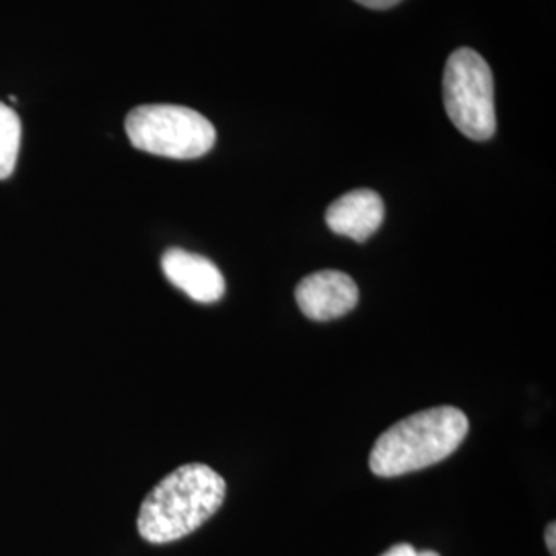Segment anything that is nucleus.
<instances>
[{
    "instance_id": "nucleus-1",
    "label": "nucleus",
    "mask_w": 556,
    "mask_h": 556,
    "mask_svg": "<svg viewBox=\"0 0 556 556\" xmlns=\"http://www.w3.org/2000/svg\"><path fill=\"white\" fill-rule=\"evenodd\" d=\"M227 484L206 464H186L163 478L140 505L139 534L151 544H169L197 532L215 516Z\"/></svg>"
},
{
    "instance_id": "nucleus-2",
    "label": "nucleus",
    "mask_w": 556,
    "mask_h": 556,
    "mask_svg": "<svg viewBox=\"0 0 556 556\" xmlns=\"http://www.w3.org/2000/svg\"><path fill=\"white\" fill-rule=\"evenodd\" d=\"M468 417L454 406H438L402 418L379 435L369 468L376 477L417 472L452 456L468 435Z\"/></svg>"
},
{
    "instance_id": "nucleus-3",
    "label": "nucleus",
    "mask_w": 556,
    "mask_h": 556,
    "mask_svg": "<svg viewBox=\"0 0 556 556\" xmlns=\"http://www.w3.org/2000/svg\"><path fill=\"white\" fill-rule=\"evenodd\" d=\"M126 135L135 149L169 157L199 160L217 140L215 126L184 105H140L126 118Z\"/></svg>"
},
{
    "instance_id": "nucleus-4",
    "label": "nucleus",
    "mask_w": 556,
    "mask_h": 556,
    "mask_svg": "<svg viewBox=\"0 0 556 556\" xmlns=\"http://www.w3.org/2000/svg\"><path fill=\"white\" fill-rule=\"evenodd\" d=\"M443 101L457 130L472 140H489L497 130L493 73L472 48H459L445 64Z\"/></svg>"
},
{
    "instance_id": "nucleus-5",
    "label": "nucleus",
    "mask_w": 556,
    "mask_h": 556,
    "mask_svg": "<svg viewBox=\"0 0 556 556\" xmlns=\"http://www.w3.org/2000/svg\"><path fill=\"white\" fill-rule=\"evenodd\" d=\"M295 299L307 318L328 321L342 318L357 307L358 287L340 270H319L299 282Z\"/></svg>"
},
{
    "instance_id": "nucleus-6",
    "label": "nucleus",
    "mask_w": 556,
    "mask_h": 556,
    "mask_svg": "<svg viewBox=\"0 0 556 556\" xmlns=\"http://www.w3.org/2000/svg\"><path fill=\"white\" fill-rule=\"evenodd\" d=\"M161 268L167 280L199 303H215L225 295V277L215 262L172 248L163 254Z\"/></svg>"
},
{
    "instance_id": "nucleus-7",
    "label": "nucleus",
    "mask_w": 556,
    "mask_h": 556,
    "mask_svg": "<svg viewBox=\"0 0 556 556\" xmlns=\"http://www.w3.org/2000/svg\"><path fill=\"white\" fill-rule=\"evenodd\" d=\"M386 217V206L378 192L361 188L334 200L326 211L328 227L358 243L371 238Z\"/></svg>"
},
{
    "instance_id": "nucleus-8",
    "label": "nucleus",
    "mask_w": 556,
    "mask_h": 556,
    "mask_svg": "<svg viewBox=\"0 0 556 556\" xmlns=\"http://www.w3.org/2000/svg\"><path fill=\"white\" fill-rule=\"evenodd\" d=\"M20 147V116L9 105L0 103V179H7L15 172Z\"/></svg>"
},
{
    "instance_id": "nucleus-9",
    "label": "nucleus",
    "mask_w": 556,
    "mask_h": 556,
    "mask_svg": "<svg viewBox=\"0 0 556 556\" xmlns=\"http://www.w3.org/2000/svg\"><path fill=\"white\" fill-rule=\"evenodd\" d=\"M357 2L358 4H363V7H367V9L381 11V9H392L394 4L402 2V0H357Z\"/></svg>"
},
{
    "instance_id": "nucleus-10",
    "label": "nucleus",
    "mask_w": 556,
    "mask_h": 556,
    "mask_svg": "<svg viewBox=\"0 0 556 556\" xmlns=\"http://www.w3.org/2000/svg\"><path fill=\"white\" fill-rule=\"evenodd\" d=\"M381 556H417V551L410 544H396Z\"/></svg>"
},
{
    "instance_id": "nucleus-11",
    "label": "nucleus",
    "mask_w": 556,
    "mask_h": 556,
    "mask_svg": "<svg viewBox=\"0 0 556 556\" xmlns=\"http://www.w3.org/2000/svg\"><path fill=\"white\" fill-rule=\"evenodd\" d=\"M546 546H548V551H551V555L556 556V523L555 521H551L548 523V528H546Z\"/></svg>"
},
{
    "instance_id": "nucleus-12",
    "label": "nucleus",
    "mask_w": 556,
    "mask_h": 556,
    "mask_svg": "<svg viewBox=\"0 0 556 556\" xmlns=\"http://www.w3.org/2000/svg\"><path fill=\"white\" fill-rule=\"evenodd\" d=\"M417 556H441L438 553H433V551H422V553H417Z\"/></svg>"
}]
</instances>
